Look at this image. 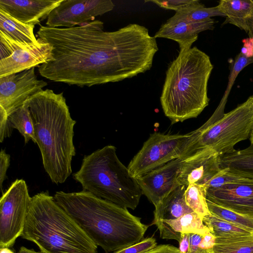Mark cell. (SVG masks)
<instances>
[{
    "mask_svg": "<svg viewBox=\"0 0 253 253\" xmlns=\"http://www.w3.org/2000/svg\"><path fill=\"white\" fill-rule=\"evenodd\" d=\"M157 246L156 239L153 237L143 239L137 243L120 250L113 253H144Z\"/></svg>",
    "mask_w": 253,
    "mask_h": 253,
    "instance_id": "obj_30",
    "label": "cell"
},
{
    "mask_svg": "<svg viewBox=\"0 0 253 253\" xmlns=\"http://www.w3.org/2000/svg\"><path fill=\"white\" fill-rule=\"evenodd\" d=\"M214 23L212 18L197 22L167 21L162 25L154 37L156 39L163 38L174 41L179 44V52H184L191 48L200 33L213 30Z\"/></svg>",
    "mask_w": 253,
    "mask_h": 253,
    "instance_id": "obj_17",
    "label": "cell"
},
{
    "mask_svg": "<svg viewBox=\"0 0 253 253\" xmlns=\"http://www.w3.org/2000/svg\"><path fill=\"white\" fill-rule=\"evenodd\" d=\"M248 28V33L250 38H253V15L248 18L247 20Z\"/></svg>",
    "mask_w": 253,
    "mask_h": 253,
    "instance_id": "obj_38",
    "label": "cell"
},
{
    "mask_svg": "<svg viewBox=\"0 0 253 253\" xmlns=\"http://www.w3.org/2000/svg\"><path fill=\"white\" fill-rule=\"evenodd\" d=\"M10 156L4 149H1L0 152V185L2 193L3 182L6 178V172L10 165Z\"/></svg>",
    "mask_w": 253,
    "mask_h": 253,
    "instance_id": "obj_33",
    "label": "cell"
},
{
    "mask_svg": "<svg viewBox=\"0 0 253 253\" xmlns=\"http://www.w3.org/2000/svg\"><path fill=\"white\" fill-rule=\"evenodd\" d=\"M0 253H15L13 250L8 247H0Z\"/></svg>",
    "mask_w": 253,
    "mask_h": 253,
    "instance_id": "obj_40",
    "label": "cell"
},
{
    "mask_svg": "<svg viewBox=\"0 0 253 253\" xmlns=\"http://www.w3.org/2000/svg\"><path fill=\"white\" fill-rule=\"evenodd\" d=\"M253 127V95L230 112L216 110L193 137L182 156L185 159L196 152L211 149L220 156L230 153L239 142L246 140Z\"/></svg>",
    "mask_w": 253,
    "mask_h": 253,
    "instance_id": "obj_7",
    "label": "cell"
},
{
    "mask_svg": "<svg viewBox=\"0 0 253 253\" xmlns=\"http://www.w3.org/2000/svg\"><path fill=\"white\" fill-rule=\"evenodd\" d=\"M219 157L213 150L206 149L185 159L177 178L178 185L186 187L191 184L206 185L221 170Z\"/></svg>",
    "mask_w": 253,
    "mask_h": 253,
    "instance_id": "obj_15",
    "label": "cell"
},
{
    "mask_svg": "<svg viewBox=\"0 0 253 253\" xmlns=\"http://www.w3.org/2000/svg\"><path fill=\"white\" fill-rule=\"evenodd\" d=\"M206 188V185L191 184L187 186L184 193L187 206L203 218L211 213L207 204Z\"/></svg>",
    "mask_w": 253,
    "mask_h": 253,
    "instance_id": "obj_27",
    "label": "cell"
},
{
    "mask_svg": "<svg viewBox=\"0 0 253 253\" xmlns=\"http://www.w3.org/2000/svg\"><path fill=\"white\" fill-rule=\"evenodd\" d=\"M203 222L215 238H227L253 234L211 213L203 217Z\"/></svg>",
    "mask_w": 253,
    "mask_h": 253,
    "instance_id": "obj_26",
    "label": "cell"
},
{
    "mask_svg": "<svg viewBox=\"0 0 253 253\" xmlns=\"http://www.w3.org/2000/svg\"><path fill=\"white\" fill-rule=\"evenodd\" d=\"M192 137V131L185 134L151 133L129 163L127 168L130 175L136 178L181 158Z\"/></svg>",
    "mask_w": 253,
    "mask_h": 253,
    "instance_id": "obj_8",
    "label": "cell"
},
{
    "mask_svg": "<svg viewBox=\"0 0 253 253\" xmlns=\"http://www.w3.org/2000/svg\"><path fill=\"white\" fill-rule=\"evenodd\" d=\"M54 198L93 242L106 253L138 243L149 227L127 209L84 190L58 191Z\"/></svg>",
    "mask_w": 253,
    "mask_h": 253,
    "instance_id": "obj_2",
    "label": "cell"
},
{
    "mask_svg": "<svg viewBox=\"0 0 253 253\" xmlns=\"http://www.w3.org/2000/svg\"><path fill=\"white\" fill-rule=\"evenodd\" d=\"M32 197L22 179L13 182L0 199V247L12 248L21 236Z\"/></svg>",
    "mask_w": 253,
    "mask_h": 253,
    "instance_id": "obj_9",
    "label": "cell"
},
{
    "mask_svg": "<svg viewBox=\"0 0 253 253\" xmlns=\"http://www.w3.org/2000/svg\"><path fill=\"white\" fill-rule=\"evenodd\" d=\"M210 212L253 234V218L247 217L216 205L208 200Z\"/></svg>",
    "mask_w": 253,
    "mask_h": 253,
    "instance_id": "obj_28",
    "label": "cell"
},
{
    "mask_svg": "<svg viewBox=\"0 0 253 253\" xmlns=\"http://www.w3.org/2000/svg\"><path fill=\"white\" fill-rule=\"evenodd\" d=\"M243 42L244 44L241 52L247 57H253V45L250 38L244 39Z\"/></svg>",
    "mask_w": 253,
    "mask_h": 253,
    "instance_id": "obj_37",
    "label": "cell"
},
{
    "mask_svg": "<svg viewBox=\"0 0 253 253\" xmlns=\"http://www.w3.org/2000/svg\"><path fill=\"white\" fill-rule=\"evenodd\" d=\"M250 38V39L251 40V42H252V44L253 45V38Z\"/></svg>",
    "mask_w": 253,
    "mask_h": 253,
    "instance_id": "obj_42",
    "label": "cell"
},
{
    "mask_svg": "<svg viewBox=\"0 0 253 253\" xmlns=\"http://www.w3.org/2000/svg\"><path fill=\"white\" fill-rule=\"evenodd\" d=\"M179 244V250L182 253H189V234L181 233Z\"/></svg>",
    "mask_w": 253,
    "mask_h": 253,
    "instance_id": "obj_36",
    "label": "cell"
},
{
    "mask_svg": "<svg viewBox=\"0 0 253 253\" xmlns=\"http://www.w3.org/2000/svg\"><path fill=\"white\" fill-rule=\"evenodd\" d=\"M253 63V57H247L241 52L236 57L231 68L227 87L216 109L224 111L230 90L239 73L247 66Z\"/></svg>",
    "mask_w": 253,
    "mask_h": 253,
    "instance_id": "obj_29",
    "label": "cell"
},
{
    "mask_svg": "<svg viewBox=\"0 0 253 253\" xmlns=\"http://www.w3.org/2000/svg\"><path fill=\"white\" fill-rule=\"evenodd\" d=\"M39 38L52 47L51 59L40 66L43 77L81 87L114 83L149 70L158 51L148 29L130 24L112 32L94 20L71 28L41 26Z\"/></svg>",
    "mask_w": 253,
    "mask_h": 253,
    "instance_id": "obj_1",
    "label": "cell"
},
{
    "mask_svg": "<svg viewBox=\"0 0 253 253\" xmlns=\"http://www.w3.org/2000/svg\"><path fill=\"white\" fill-rule=\"evenodd\" d=\"M207 200L241 215L253 218V179L240 176L217 188H206Z\"/></svg>",
    "mask_w": 253,
    "mask_h": 253,
    "instance_id": "obj_13",
    "label": "cell"
},
{
    "mask_svg": "<svg viewBox=\"0 0 253 253\" xmlns=\"http://www.w3.org/2000/svg\"><path fill=\"white\" fill-rule=\"evenodd\" d=\"M203 236L195 233L189 234V253H200L199 244Z\"/></svg>",
    "mask_w": 253,
    "mask_h": 253,
    "instance_id": "obj_34",
    "label": "cell"
},
{
    "mask_svg": "<svg viewBox=\"0 0 253 253\" xmlns=\"http://www.w3.org/2000/svg\"><path fill=\"white\" fill-rule=\"evenodd\" d=\"M8 126L11 132L13 128L18 130L23 136L25 144L31 140L36 143L34 124L28 100L9 116Z\"/></svg>",
    "mask_w": 253,
    "mask_h": 253,
    "instance_id": "obj_24",
    "label": "cell"
},
{
    "mask_svg": "<svg viewBox=\"0 0 253 253\" xmlns=\"http://www.w3.org/2000/svg\"><path fill=\"white\" fill-rule=\"evenodd\" d=\"M217 6L226 17L224 24H233L248 33L247 20L253 15V0H221Z\"/></svg>",
    "mask_w": 253,
    "mask_h": 253,
    "instance_id": "obj_21",
    "label": "cell"
},
{
    "mask_svg": "<svg viewBox=\"0 0 253 253\" xmlns=\"http://www.w3.org/2000/svg\"><path fill=\"white\" fill-rule=\"evenodd\" d=\"M213 68L210 57L196 46L179 52L170 64L160 102L172 124L196 118L209 105L208 83Z\"/></svg>",
    "mask_w": 253,
    "mask_h": 253,
    "instance_id": "obj_4",
    "label": "cell"
},
{
    "mask_svg": "<svg viewBox=\"0 0 253 253\" xmlns=\"http://www.w3.org/2000/svg\"><path fill=\"white\" fill-rule=\"evenodd\" d=\"M38 38V43L25 44L0 32V78L38 67L51 59V46Z\"/></svg>",
    "mask_w": 253,
    "mask_h": 253,
    "instance_id": "obj_11",
    "label": "cell"
},
{
    "mask_svg": "<svg viewBox=\"0 0 253 253\" xmlns=\"http://www.w3.org/2000/svg\"><path fill=\"white\" fill-rule=\"evenodd\" d=\"M159 230L160 237L174 239L178 242L181 233H195L204 235L210 230L204 224L203 218L193 211L174 219H161L153 224Z\"/></svg>",
    "mask_w": 253,
    "mask_h": 253,
    "instance_id": "obj_18",
    "label": "cell"
},
{
    "mask_svg": "<svg viewBox=\"0 0 253 253\" xmlns=\"http://www.w3.org/2000/svg\"><path fill=\"white\" fill-rule=\"evenodd\" d=\"M239 175L224 169L220 170L206 184L207 188H217L225 184L236 180Z\"/></svg>",
    "mask_w": 253,
    "mask_h": 253,
    "instance_id": "obj_31",
    "label": "cell"
},
{
    "mask_svg": "<svg viewBox=\"0 0 253 253\" xmlns=\"http://www.w3.org/2000/svg\"><path fill=\"white\" fill-rule=\"evenodd\" d=\"M17 253H43L41 252H36L33 249H29L25 247H21Z\"/></svg>",
    "mask_w": 253,
    "mask_h": 253,
    "instance_id": "obj_39",
    "label": "cell"
},
{
    "mask_svg": "<svg viewBox=\"0 0 253 253\" xmlns=\"http://www.w3.org/2000/svg\"><path fill=\"white\" fill-rule=\"evenodd\" d=\"M184 159L178 158L146 174L135 178L142 194L155 207L173 188L178 185L177 178Z\"/></svg>",
    "mask_w": 253,
    "mask_h": 253,
    "instance_id": "obj_14",
    "label": "cell"
},
{
    "mask_svg": "<svg viewBox=\"0 0 253 253\" xmlns=\"http://www.w3.org/2000/svg\"><path fill=\"white\" fill-rule=\"evenodd\" d=\"M195 0H148L145 2H152L158 5L160 7L177 11L193 2Z\"/></svg>",
    "mask_w": 253,
    "mask_h": 253,
    "instance_id": "obj_32",
    "label": "cell"
},
{
    "mask_svg": "<svg viewBox=\"0 0 253 253\" xmlns=\"http://www.w3.org/2000/svg\"><path fill=\"white\" fill-rule=\"evenodd\" d=\"M213 253H253V234L216 238Z\"/></svg>",
    "mask_w": 253,
    "mask_h": 253,
    "instance_id": "obj_25",
    "label": "cell"
},
{
    "mask_svg": "<svg viewBox=\"0 0 253 253\" xmlns=\"http://www.w3.org/2000/svg\"><path fill=\"white\" fill-rule=\"evenodd\" d=\"M144 253H182L178 248L170 245H161Z\"/></svg>",
    "mask_w": 253,
    "mask_h": 253,
    "instance_id": "obj_35",
    "label": "cell"
},
{
    "mask_svg": "<svg viewBox=\"0 0 253 253\" xmlns=\"http://www.w3.org/2000/svg\"><path fill=\"white\" fill-rule=\"evenodd\" d=\"M21 237L43 253H98L97 246L48 191L32 197Z\"/></svg>",
    "mask_w": 253,
    "mask_h": 253,
    "instance_id": "obj_5",
    "label": "cell"
},
{
    "mask_svg": "<svg viewBox=\"0 0 253 253\" xmlns=\"http://www.w3.org/2000/svg\"><path fill=\"white\" fill-rule=\"evenodd\" d=\"M214 16H225L217 6L206 7L199 0L175 12L167 21L169 22H197L211 18Z\"/></svg>",
    "mask_w": 253,
    "mask_h": 253,
    "instance_id": "obj_23",
    "label": "cell"
},
{
    "mask_svg": "<svg viewBox=\"0 0 253 253\" xmlns=\"http://www.w3.org/2000/svg\"><path fill=\"white\" fill-rule=\"evenodd\" d=\"M28 101L44 169L53 183H63L72 172L76 121L71 117L63 92L42 89Z\"/></svg>",
    "mask_w": 253,
    "mask_h": 253,
    "instance_id": "obj_3",
    "label": "cell"
},
{
    "mask_svg": "<svg viewBox=\"0 0 253 253\" xmlns=\"http://www.w3.org/2000/svg\"><path fill=\"white\" fill-rule=\"evenodd\" d=\"M73 177L81 184L83 190L124 208L134 210L142 195L135 178L119 160L113 145L85 155L80 169Z\"/></svg>",
    "mask_w": 253,
    "mask_h": 253,
    "instance_id": "obj_6",
    "label": "cell"
},
{
    "mask_svg": "<svg viewBox=\"0 0 253 253\" xmlns=\"http://www.w3.org/2000/svg\"><path fill=\"white\" fill-rule=\"evenodd\" d=\"M219 166L224 169L239 176L253 179V146L233 152L219 158Z\"/></svg>",
    "mask_w": 253,
    "mask_h": 253,
    "instance_id": "obj_20",
    "label": "cell"
},
{
    "mask_svg": "<svg viewBox=\"0 0 253 253\" xmlns=\"http://www.w3.org/2000/svg\"><path fill=\"white\" fill-rule=\"evenodd\" d=\"M47 85L39 80L35 67L0 78V141L11 135L8 126L9 116L31 96Z\"/></svg>",
    "mask_w": 253,
    "mask_h": 253,
    "instance_id": "obj_10",
    "label": "cell"
},
{
    "mask_svg": "<svg viewBox=\"0 0 253 253\" xmlns=\"http://www.w3.org/2000/svg\"><path fill=\"white\" fill-rule=\"evenodd\" d=\"M111 0H62L49 14L48 27L71 28L95 20V18L112 10Z\"/></svg>",
    "mask_w": 253,
    "mask_h": 253,
    "instance_id": "obj_12",
    "label": "cell"
},
{
    "mask_svg": "<svg viewBox=\"0 0 253 253\" xmlns=\"http://www.w3.org/2000/svg\"><path fill=\"white\" fill-rule=\"evenodd\" d=\"M62 0H0V9L28 25H40Z\"/></svg>",
    "mask_w": 253,
    "mask_h": 253,
    "instance_id": "obj_16",
    "label": "cell"
},
{
    "mask_svg": "<svg viewBox=\"0 0 253 253\" xmlns=\"http://www.w3.org/2000/svg\"><path fill=\"white\" fill-rule=\"evenodd\" d=\"M35 25H28L15 19L0 9V32L22 43L37 44L39 39L34 33Z\"/></svg>",
    "mask_w": 253,
    "mask_h": 253,
    "instance_id": "obj_22",
    "label": "cell"
},
{
    "mask_svg": "<svg viewBox=\"0 0 253 253\" xmlns=\"http://www.w3.org/2000/svg\"><path fill=\"white\" fill-rule=\"evenodd\" d=\"M249 139H250V142H251V145L253 146V127L252 130L251 131Z\"/></svg>",
    "mask_w": 253,
    "mask_h": 253,
    "instance_id": "obj_41",
    "label": "cell"
},
{
    "mask_svg": "<svg viewBox=\"0 0 253 253\" xmlns=\"http://www.w3.org/2000/svg\"><path fill=\"white\" fill-rule=\"evenodd\" d=\"M185 185H178L169 192L155 207L151 225L161 219H174L193 212L185 200Z\"/></svg>",
    "mask_w": 253,
    "mask_h": 253,
    "instance_id": "obj_19",
    "label": "cell"
}]
</instances>
